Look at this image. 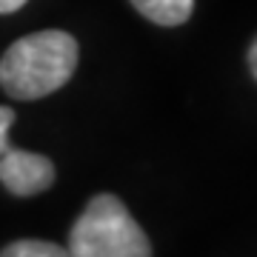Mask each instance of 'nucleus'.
<instances>
[{
    "mask_svg": "<svg viewBox=\"0 0 257 257\" xmlns=\"http://www.w3.org/2000/svg\"><path fill=\"white\" fill-rule=\"evenodd\" d=\"M132 6L157 26H180L192 18L194 0H132Z\"/></svg>",
    "mask_w": 257,
    "mask_h": 257,
    "instance_id": "nucleus-4",
    "label": "nucleus"
},
{
    "mask_svg": "<svg viewBox=\"0 0 257 257\" xmlns=\"http://www.w3.org/2000/svg\"><path fill=\"white\" fill-rule=\"evenodd\" d=\"M26 0H0V15H12V12H18Z\"/></svg>",
    "mask_w": 257,
    "mask_h": 257,
    "instance_id": "nucleus-7",
    "label": "nucleus"
},
{
    "mask_svg": "<svg viewBox=\"0 0 257 257\" xmlns=\"http://www.w3.org/2000/svg\"><path fill=\"white\" fill-rule=\"evenodd\" d=\"M248 66H251V74H257V46L254 43L248 46Z\"/></svg>",
    "mask_w": 257,
    "mask_h": 257,
    "instance_id": "nucleus-8",
    "label": "nucleus"
},
{
    "mask_svg": "<svg viewBox=\"0 0 257 257\" xmlns=\"http://www.w3.org/2000/svg\"><path fill=\"white\" fill-rule=\"evenodd\" d=\"M15 123V111L9 106H0V155L9 149V128Z\"/></svg>",
    "mask_w": 257,
    "mask_h": 257,
    "instance_id": "nucleus-6",
    "label": "nucleus"
},
{
    "mask_svg": "<svg viewBox=\"0 0 257 257\" xmlns=\"http://www.w3.org/2000/svg\"><path fill=\"white\" fill-rule=\"evenodd\" d=\"M0 183L18 197L40 194L55 183V163L46 155L9 146L0 155Z\"/></svg>",
    "mask_w": 257,
    "mask_h": 257,
    "instance_id": "nucleus-3",
    "label": "nucleus"
},
{
    "mask_svg": "<svg viewBox=\"0 0 257 257\" xmlns=\"http://www.w3.org/2000/svg\"><path fill=\"white\" fill-rule=\"evenodd\" d=\"M0 257H72V251L49 240H18L3 248Z\"/></svg>",
    "mask_w": 257,
    "mask_h": 257,
    "instance_id": "nucleus-5",
    "label": "nucleus"
},
{
    "mask_svg": "<svg viewBox=\"0 0 257 257\" xmlns=\"http://www.w3.org/2000/svg\"><path fill=\"white\" fill-rule=\"evenodd\" d=\"M66 248L72 257H152L146 231L114 194H97L86 203Z\"/></svg>",
    "mask_w": 257,
    "mask_h": 257,
    "instance_id": "nucleus-2",
    "label": "nucleus"
},
{
    "mask_svg": "<svg viewBox=\"0 0 257 257\" xmlns=\"http://www.w3.org/2000/svg\"><path fill=\"white\" fill-rule=\"evenodd\" d=\"M80 46L69 32L46 29L15 40L0 57V86L9 97L37 100L63 89L77 69Z\"/></svg>",
    "mask_w": 257,
    "mask_h": 257,
    "instance_id": "nucleus-1",
    "label": "nucleus"
}]
</instances>
